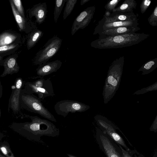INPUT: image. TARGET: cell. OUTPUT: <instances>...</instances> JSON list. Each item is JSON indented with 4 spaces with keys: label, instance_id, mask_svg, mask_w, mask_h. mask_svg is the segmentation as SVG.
Instances as JSON below:
<instances>
[{
    "label": "cell",
    "instance_id": "cell-1",
    "mask_svg": "<svg viewBox=\"0 0 157 157\" xmlns=\"http://www.w3.org/2000/svg\"><path fill=\"white\" fill-rule=\"evenodd\" d=\"M148 34L131 33L116 36H99L90 43L91 46L99 49L121 48L138 44L149 36Z\"/></svg>",
    "mask_w": 157,
    "mask_h": 157
},
{
    "label": "cell",
    "instance_id": "cell-2",
    "mask_svg": "<svg viewBox=\"0 0 157 157\" xmlns=\"http://www.w3.org/2000/svg\"><path fill=\"white\" fill-rule=\"evenodd\" d=\"M124 62V57L121 56L114 60L109 67L102 93L105 104L112 99L118 89Z\"/></svg>",
    "mask_w": 157,
    "mask_h": 157
},
{
    "label": "cell",
    "instance_id": "cell-3",
    "mask_svg": "<svg viewBox=\"0 0 157 157\" xmlns=\"http://www.w3.org/2000/svg\"><path fill=\"white\" fill-rule=\"evenodd\" d=\"M62 42V40L57 36L49 39L42 48L36 53L34 63L40 65L48 62L59 51Z\"/></svg>",
    "mask_w": 157,
    "mask_h": 157
},
{
    "label": "cell",
    "instance_id": "cell-4",
    "mask_svg": "<svg viewBox=\"0 0 157 157\" xmlns=\"http://www.w3.org/2000/svg\"><path fill=\"white\" fill-rule=\"evenodd\" d=\"M24 99L25 107L28 110L52 121L56 122L54 115L44 106L38 97L28 93L24 96Z\"/></svg>",
    "mask_w": 157,
    "mask_h": 157
},
{
    "label": "cell",
    "instance_id": "cell-5",
    "mask_svg": "<svg viewBox=\"0 0 157 157\" xmlns=\"http://www.w3.org/2000/svg\"><path fill=\"white\" fill-rule=\"evenodd\" d=\"M90 108V106L81 102L64 100L57 102L54 105V109L57 114L66 117L69 113L82 112Z\"/></svg>",
    "mask_w": 157,
    "mask_h": 157
},
{
    "label": "cell",
    "instance_id": "cell-6",
    "mask_svg": "<svg viewBox=\"0 0 157 157\" xmlns=\"http://www.w3.org/2000/svg\"><path fill=\"white\" fill-rule=\"evenodd\" d=\"M27 88L28 93L37 94L40 100L55 95L52 83L49 79L41 78L34 82L29 83Z\"/></svg>",
    "mask_w": 157,
    "mask_h": 157
},
{
    "label": "cell",
    "instance_id": "cell-7",
    "mask_svg": "<svg viewBox=\"0 0 157 157\" xmlns=\"http://www.w3.org/2000/svg\"><path fill=\"white\" fill-rule=\"evenodd\" d=\"M94 118L99 126L103 129L104 131L111 138L119 145L124 147L126 151H129L123 139L116 132L115 129L118 128L117 127L104 116L98 115L95 116Z\"/></svg>",
    "mask_w": 157,
    "mask_h": 157
},
{
    "label": "cell",
    "instance_id": "cell-8",
    "mask_svg": "<svg viewBox=\"0 0 157 157\" xmlns=\"http://www.w3.org/2000/svg\"><path fill=\"white\" fill-rule=\"evenodd\" d=\"M138 19L127 21H113L107 17H103L95 27L93 35L102 31L113 28L124 26L139 27Z\"/></svg>",
    "mask_w": 157,
    "mask_h": 157
},
{
    "label": "cell",
    "instance_id": "cell-9",
    "mask_svg": "<svg viewBox=\"0 0 157 157\" xmlns=\"http://www.w3.org/2000/svg\"><path fill=\"white\" fill-rule=\"evenodd\" d=\"M95 9V6L88 7L77 16L72 26L71 34L72 36L79 29H83L88 26L93 17Z\"/></svg>",
    "mask_w": 157,
    "mask_h": 157
},
{
    "label": "cell",
    "instance_id": "cell-10",
    "mask_svg": "<svg viewBox=\"0 0 157 157\" xmlns=\"http://www.w3.org/2000/svg\"><path fill=\"white\" fill-rule=\"evenodd\" d=\"M29 17H33L36 18V22L39 25L42 24L45 21L48 12L46 3H39L35 5L28 11Z\"/></svg>",
    "mask_w": 157,
    "mask_h": 157
},
{
    "label": "cell",
    "instance_id": "cell-11",
    "mask_svg": "<svg viewBox=\"0 0 157 157\" xmlns=\"http://www.w3.org/2000/svg\"><path fill=\"white\" fill-rule=\"evenodd\" d=\"M62 63L59 60L47 62L40 65L36 69V74L40 76L48 75L56 72L61 67Z\"/></svg>",
    "mask_w": 157,
    "mask_h": 157
},
{
    "label": "cell",
    "instance_id": "cell-12",
    "mask_svg": "<svg viewBox=\"0 0 157 157\" xmlns=\"http://www.w3.org/2000/svg\"><path fill=\"white\" fill-rule=\"evenodd\" d=\"M140 29L139 27H121L105 30L99 33L98 34L99 36H116L135 33Z\"/></svg>",
    "mask_w": 157,
    "mask_h": 157
},
{
    "label": "cell",
    "instance_id": "cell-13",
    "mask_svg": "<svg viewBox=\"0 0 157 157\" xmlns=\"http://www.w3.org/2000/svg\"><path fill=\"white\" fill-rule=\"evenodd\" d=\"M99 130L101 143L108 157H122L105 135L104 132H102Z\"/></svg>",
    "mask_w": 157,
    "mask_h": 157
},
{
    "label": "cell",
    "instance_id": "cell-14",
    "mask_svg": "<svg viewBox=\"0 0 157 157\" xmlns=\"http://www.w3.org/2000/svg\"><path fill=\"white\" fill-rule=\"evenodd\" d=\"M138 15L134 12L125 13L119 11L113 12L107 17L110 20L117 21H127L138 19Z\"/></svg>",
    "mask_w": 157,
    "mask_h": 157
},
{
    "label": "cell",
    "instance_id": "cell-15",
    "mask_svg": "<svg viewBox=\"0 0 157 157\" xmlns=\"http://www.w3.org/2000/svg\"><path fill=\"white\" fill-rule=\"evenodd\" d=\"M44 34L43 32L37 28L33 29L29 35L27 46L28 49L34 47Z\"/></svg>",
    "mask_w": 157,
    "mask_h": 157
},
{
    "label": "cell",
    "instance_id": "cell-16",
    "mask_svg": "<svg viewBox=\"0 0 157 157\" xmlns=\"http://www.w3.org/2000/svg\"><path fill=\"white\" fill-rule=\"evenodd\" d=\"M137 3L135 0H125L122 3L114 10L113 12L119 11L125 13L133 12Z\"/></svg>",
    "mask_w": 157,
    "mask_h": 157
},
{
    "label": "cell",
    "instance_id": "cell-17",
    "mask_svg": "<svg viewBox=\"0 0 157 157\" xmlns=\"http://www.w3.org/2000/svg\"><path fill=\"white\" fill-rule=\"evenodd\" d=\"M157 67V58L146 62L139 68L138 72L142 71V75H146L152 72Z\"/></svg>",
    "mask_w": 157,
    "mask_h": 157
},
{
    "label": "cell",
    "instance_id": "cell-18",
    "mask_svg": "<svg viewBox=\"0 0 157 157\" xmlns=\"http://www.w3.org/2000/svg\"><path fill=\"white\" fill-rule=\"evenodd\" d=\"M10 5L15 20L21 30H24L26 29V24L25 19L23 18L16 9L12 0L10 1Z\"/></svg>",
    "mask_w": 157,
    "mask_h": 157
},
{
    "label": "cell",
    "instance_id": "cell-19",
    "mask_svg": "<svg viewBox=\"0 0 157 157\" xmlns=\"http://www.w3.org/2000/svg\"><path fill=\"white\" fill-rule=\"evenodd\" d=\"M17 36L9 33H4L0 35V47L11 44L16 39Z\"/></svg>",
    "mask_w": 157,
    "mask_h": 157
},
{
    "label": "cell",
    "instance_id": "cell-20",
    "mask_svg": "<svg viewBox=\"0 0 157 157\" xmlns=\"http://www.w3.org/2000/svg\"><path fill=\"white\" fill-rule=\"evenodd\" d=\"M67 0H57L55 1V6L54 12V19L56 23L62 9Z\"/></svg>",
    "mask_w": 157,
    "mask_h": 157
},
{
    "label": "cell",
    "instance_id": "cell-21",
    "mask_svg": "<svg viewBox=\"0 0 157 157\" xmlns=\"http://www.w3.org/2000/svg\"><path fill=\"white\" fill-rule=\"evenodd\" d=\"M77 0H67L63 13V20H65L72 12Z\"/></svg>",
    "mask_w": 157,
    "mask_h": 157
},
{
    "label": "cell",
    "instance_id": "cell-22",
    "mask_svg": "<svg viewBox=\"0 0 157 157\" xmlns=\"http://www.w3.org/2000/svg\"><path fill=\"white\" fill-rule=\"evenodd\" d=\"M157 90V82L146 87L144 88L135 92L133 95L141 94L147 92Z\"/></svg>",
    "mask_w": 157,
    "mask_h": 157
},
{
    "label": "cell",
    "instance_id": "cell-23",
    "mask_svg": "<svg viewBox=\"0 0 157 157\" xmlns=\"http://www.w3.org/2000/svg\"><path fill=\"white\" fill-rule=\"evenodd\" d=\"M149 24L152 26H157V5H156L151 14L147 19Z\"/></svg>",
    "mask_w": 157,
    "mask_h": 157
},
{
    "label": "cell",
    "instance_id": "cell-24",
    "mask_svg": "<svg viewBox=\"0 0 157 157\" xmlns=\"http://www.w3.org/2000/svg\"><path fill=\"white\" fill-rule=\"evenodd\" d=\"M0 150L6 157H15L9 146L5 144L0 146Z\"/></svg>",
    "mask_w": 157,
    "mask_h": 157
},
{
    "label": "cell",
    "instance_id": "cell-25",
    "mask_svg": "<svg viewBox=\"0 0 157 157\" xmlns=\"http://www.w3.org/2000/svg\"><path fill=\"white\" fill-rule=\"evenodd\" d=\"M121 0H112L108 2L104 8L106 10L112 12Z\"/></svg>",
    "mask_w": 157,
    "mask_h": 157
},
{
    "label": "cell",
    "instance_id": "cell-26",
    "mask_svg": "<svg viewBox=\"0 0 157 157\" xmlns=\"http://www.w3.org/2000/svg\"><path fill=\"white\" fill-rule=\"evenodd\" d=\"M12 1L17 11L23 18L25 19L21 1L20 0H13Z\"/></svg>",
    "mask_w": 157,
    "mask_h": 157
},
{
    "label": "cell",
    "instance_id": "cell-27",
    "mask_svg": "<svg viewBox=\"0 0 157 157\" xmlns=\"http://www.w3.org/2000/svg\"><path fill=\"white\" fill-rule=\"evenodd\" d=\"M151 3L150 0H144L141 2L140 6V11L142 13L145 12Z\"/></svg>",
    "mask_w": 157,
    "mask_h": 157
},
{
    "label": "cell",
    "instance_id": "cell-28",
    "mask_svg": "<svg viewBox=\"0 0 157 157\" xmlns=\"http://www.w3.org/2000/svg\"><path fill=\"white\" fill-rule=\"evenodd\" d=\"M17 46V44H11L0 47V53H2L14 48Z\"/></svg>",
    "mask_w": 157,
    "mask_h": 157
},
{
    "label": "cell",
    "instance_id": "cell-29",
    "mask_svg": "<svg viewBox=\"0 0 157 157\" xmlns=\"http://www.w3.org/2000/svg\"><path fill=\"white\" fill-rule=\"evenodd\" d=\"M16 64V60L13 58L9 59L6 62L7 66L8 68L12 69L13 68Z\"/></svg>",
    "mask_w": 157,
    "mask_h": 157
},
{
    "label": "cell",
    "instance_id": "cell-30",
    "mask_svg": "<svg viewBox=\"0 0 157 157\" xmlns=\"http://www.w3.org/2000/svg\"><path fill=\"white\" fill-rule=\"evenodd\" d=\"M157 129V115H156L155 119L153 121L150 128V131L156 132Z\"/></svg>",
    "mask_w": 157,
    "mask_h": 157
},
{
    "label": "cell",
    "instance_id": "cell-31",
    "mask_svg": "<svg viewBox=\"0 0 157 157\" xmlns=\"http://www.w3.org/2000/svg\"><path fill=\"white\" fill-rule=\"evenodd\" d=\"M119 147L121 148L122 153L123 157H133L131 155L126 151L124 150L121 146L119 145Z\"/></svg>",
    "mask_w": 157,
    "mask_h": 157
},
{
    "label": "cell",
    "instance_id": "cell-32",
    "mask_svg": "<svg viewBox=\"0 0 157 157\" xmlns=\"http://www.w3.org/2000/svg\"><path fill=\"white\" fill-rule=\"evenodd\" d=\"M22 81L20 79L18 80L16 82V86L17 89H19L21 87L22 85Z\"/></svg>",
    "mask_w": 157,
    "mask_h": 157
},
{
    "label": "cell",
    "instance_id": "cell-33",
    "mask_svg": "<svg viewBox=\"0 0 157 157\" xmlns=\"http://www.w3.org/2000/svg\"><path fill=\"white\" fill-rule=\"evenodd\" d=\"M111 13V12L108 10H106L105 12L104 15H103V17H108L110 15Z\"/></svg>",
    "mask_w": 157,
    "mask_h": 157
},
{
    "label": "cell",
    "instance_id": "cell-34",
    "mask_svg": "<svg viewBox=\"0 0 157 157\" xmlns=\"http://www.w3.org/2000/svg\"><path fill=\"white\" fill-rule=\"evenodd\" d=\"M90 0H82L80 2V5L81 6L83 5Z\"/></svg>",
    "mask_w": 157,
    "mask_h": 157
},
{
    "label": "cell",
    "instance_id": "cell-35",
    "mask_svg": "<svg viewBox=\"0 0 157 157\" xmlns=\"http://www.w3.org/2000/svg\"><path fill=\"white\" fill-rule=\"evenodd\" d=\"M68 156L70 157H76L70 154H67Z\"/></svg>",
    "mask_w": 157,
    "mask_h": 157
},
{
    "label": "cell",
    "instance_id": "cell-36",
    "mask_svg": "<svg viewBox=\"0 0 157 157\" xmlns=\"http://www.w3.org/2000/svg\"><path fill=\"white\" fill-rule=\"evenodd\" d=\"M0 157H5V156L0 154Z\"/></svg>",
    "mask_w": 157,
    "mask_h": 157
}]
</instances>
